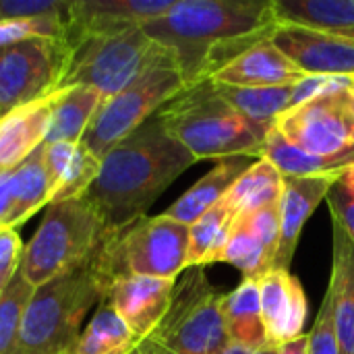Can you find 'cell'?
Here are the masks:
<instances>
[{
	"instance_id": "5",
	"label": "cell",
	"mask_w": 354,
	"mask_h": 354,
	"mask_svg": "<svg viewBox=\"0 0 354 354\" xmlns=\"http://www.w3.org/2000/svg\"><path fill=\"white\" fill-rule=\"evenodd\" d=\"M68 54L60 79L64 87H91L106 100L135 83L149 66L170 54L141 27L118 33H85L64 37Z\"/></svg>"
},
{
	"instance_id": "19",
	"label": "cell",
	"mask_w": 354,
	"mask_h": 354,
	"mask_svg": "<svg viewBox=\"0 0 354 354\" xmlns=\"http://www.w3.org/2000/svg\"><path fill=\"white\" fill-rule=\"evenodd\" d=\"M44 162L50 176V203L83 197L100 174L102 160L79 143H44Z\"/></svg>"
},
{
	"instance_id": "21",
	"label": "cell",
	"mask_w": 354,
	"mask_h": 354,
	"mask_svg": "<svg viewBox=\"0 0 354 354\" xmlns=\"http://www.w3.org/2000/svg\"><path fill=\"white\" fill-rule=\"evenodd\" d=\"M249 158H224L218 160V164L205 174L201 176L180 199H176L166 212L164 216L191 226L193 222H197L205 212H209L214 205H218L226 193L230 191V187L239 180V176L249 168Z\"/></svg>"
},
{
	"instance_id": "28",
	"label": "cell",
	"mask_w": 354,
	"mask_h": 354,
	"mask_svg": "<svg viewBox=\"0 0 354 354\" xmlns=\"http://www.w3.org/2000/svg\"><path fill=\"white\" fill-rule=\"evenodd\" d=\"M139 340L112 307L102 303L68 354H135Z\"/></svg>"
},
{
	"instance_id": "18",
	"label": "cell",
	"mask_w": 354,
	"mask_h": 354,
	"mask_svg": "<svg viewBox=\"0 0 354 354\" xmlns=\"http://www.w3.org/2000/svg\"><path fill=\"white\" fill-rule=\"evenodd\" d=\"M58 91L0 116V172L15 170L46 143Z\"/></svg>"
},
{
	"instance_id": "39",
	"label": "cell",
	"mask_w": 354,
	"mask_h": 354,
	"mask_svg": "<svg viewBox=\"0 0 354 354\" xmlns=\"http://www.w3.org/2000/svg\"><path fill=\"white\" fill-rule=\"evenodd\" d=\"M278 354H309V334L278 346Z\"/></svg>"
},
{
	"instance_id": "9",
	"label": "cell",
	"mask_w": 354,
	"mask_h": 354,
	"mask_svg": "<svg viewBox=\"0 0 354 354\" xmlns=\"http://www.w3.org/2000/svg\"><path fill=\"white\" fill-rule=\"evenodd\" d=\"M183 89L185 81L174 54L170 52L149 66L135 83L100 106L81 143L89 153L102 160L116 143L156 116Z\"/></svg>"
},
{
	"instance_id": "33",
	"label": "cell",
	"mask_w": 354,
	"mask_h": 354,
	"mask_svg": "<svg viewBox=\"0 0 354 354\" xmlns=\"http://www.w3.org/2000/svg\"><path fill=\"white\" fill-rule=\"evenodd\" d=\"M66 0H0V21L23 19H66Z\"/></svg>"
},
{
	"instance_id": "4",
	"label": "cell",
	"mask_w": 354,
	"mask_h": 354,
	"mask_svg": "<svg viewBox=\"0 0 354 354\" xmlns=\"http://www.w3.org/2000/svg\"><path fill=\"white\" fill-rule=\"evenodd\" d=\"M164 129L199 162L261 158V137L207 79L185 87L160 112Z\"/></svg>"
},
{
	"instance_id": "1",
	"label": "cell",
	"mask_w": 354,
	"mask_h": 354,
	"mask_svg": "<svg viewBox=\"0 0 354 354\" xmlns=\"http://www.w3.org/2000/svg\"><path fill=\"white\" fill-rule=\"evenodd\" d=\"M278 23L274 0H176L141 29L174 54L185 87H191L268 39Z\"/></svg>"
},
{
	"instance_id": "35",
	"label": "cell",
	"mask_w": 354,
	"mask_h": 354,
	"mask_svg": "<svg viewBox=\"0 0 354 354\" xmlns=\"http://www.w3.org/2000/svg\"><path fill=\"white\" fill-rule=\"evenodd\" d=\"M309 354H340L336 330H334V309H332L330 290L326 292L322 309L309 332Z\"/></svg>"
},
{
	"instance_id": "38",
	"label": "cell",
	"mask_w": 354,
	"mask_h": 354,
	"mask_svg": "<svg viewBox=\"0 0 354 354\" xmlns=\"http://www.w3.org/2000/svg\"><path fill=\"white\" fill-rule=\"evenodd\" d=\"M10 172H0V226L6 224V218L10 214L12 205V183H10Z\"/></svg>"
},
{
	"instance_id": "40",
	"label": "cell",
	"mask_w": 354,
	"mask_h": 354,
	"mask_svg": "<svg viewBox=\"0 0 354 354\" xmlns=\"http://www.w3.org/2000/svg\"><path fill=\"white\" fill-rule=\"evenodd\" d=\"M222 354H278L276 346H266V348H259V351H253V348H245L241 344H232L228 342V346L224 348Z\"/></svg>"
},
{
	"instance_id": "23",
	"label": "cell",
	"mask_w": 354,
	"mask_h": 354,
	"mask_svg": "<svg viewBox=\"0 0 354 354\" xmlns=\"http://www.w3.org/2000/svg\"><path fill=\"white\" fill-rule=\"evenodd\" d=\"M280 23L354 39V0H274Z\"/></svg>"
},
{
	"instance_id": "36",
	"label": "cell",
	"mask_w": 354,
	"mask_h": 354,
	"mask_svg": "<svg viewBox=\"0 0 354 354\" xmlns=\"http://www.w3.org/2000/svg\"><path fill=\"white\" fill-rule=\"evenodd\" d=\"M330 212H332V220H336L342 230L348 234V239L354 245V197L344 189L342 178L340 183L330 191V195L326 197Z\"/></svg>"
},
{
	"instance_id": "22",
	"label": "cell",
	"mask_w": 354,
	"mask_h": 354,
	"mask_svg": "<svg viewBox=\"0 0 354 354\" xmlns=\"http://www.w3.org/2000/svg\"><path fill=\"white\" fill-rule=\"evenodd\" d=\"M222 313H224L228 342L253 351L272 346L261 315L257 278H243V282L230 295L224 297Z\"/></svg>"
},
{
	"instance_id": "11",
	"label": "cell",
	"mask_w": 354,
	"mask_h": 354,
	"mask_svg": "<svg viewBox=\"0 0 354 354\" xmlns=\"http://www.w3.org/2000/svg\"><path fill=\"white\" fill-rule=\"evenodd\" d=\"M274 129L292 147L313 156H334L354 145V97L348 85L280 114Z\"/></svg>"
},
{
	"instance_id": "3",
	"label": "cell",
	"mask_w": 354,
	"mask_h": 354,
	"mask_svg": "<svg viewBox=\"0 0 354 354\" xmlns=\"http://www.w3.org/2000/svg\"><path fill=\"white\" fill-rule=\"evenodd\" d=\"M106 290L108 280L97 268V255L37 286L8 354H68L85 317L104 303Z\"/></svg>"
},
{
	"instance_id": "42",
	"label": "cell",
	"mask_w": 354,
	"mask_h": 354,
	"mask_svg": "<svg viewBox=\"0 0 354 354\" xmlns=\"http://www.w3.org/2000/svg\"><path fill=\"white\" fill-rule=\"evenodd\" d=\"M6 284H8V278H4V276H0V295H2V290L6 288Z\"/></svg>"
},
{
	"instance_id": "16",
	"label": "cell",
	"mask_w": 354,
	"mask_h": 354,
	"mask_svg": "<svg viewBox=\"0 0 354 354\" xmlns=\"http://www.w3.org/2000/svg\"><path fill=\"white\" fill-rule=\"evenodd\" d=\"M261 315L272 346H282L305 336L307 297L290 270H270L257 278Z\"/></svg>"
},
{
	"instance_id": "25",
	"label": "cell",
	"mask_w": 354,
	"mask_h": 354,
	"mask_svg": "<svg viewBox=\"0 0 354 354\" xmlns=\"http://www.w3.org/2000/svg\"><path fill=\"white\" fill-rule=\"evenodd\" d=\"M106 97L91 87H64L58 91L46 143H79Z\"/></svg>"
},
{
	"instance_id": "43",
	"label": "cell",
	"mask_w": 354,
	"mask_h": 354,
	"mask_svg": "<svg viewBox=\"0 0 354 354\" xmlns=\"http://www.w3.org/2000/svg\"><path fill=\"white\" fill-rule=\"evenodd\" d=\"M348 91L353 93L354 97V77H348Z\"/></svg>"
},
{
	"instance_id": "8",
	"label": "cell",
	"mask_w": 354,
	"mask_h": 354,
	"mask_svg": "<svg viewBox=\"0 0 354 354\" xmlns=\"http://www.w3.org/2000/svg\"><path fill=\"white\" fill-rule=\"evenodd\" d=\"M189 226L160 214L112 232L97 253V268L110 282L143 276L176 282L187 270Z\"/></svg>"
},
{
	"instance_id": "10",
	"label": "cell",
	"mask_w": 354,
	"mask_h": 354,
	"mask_svg": "<svg viewBox=\"0 0 354 354\" xmlns=\"http://www.w3.org/2000/svg\"><path fill=\"white\" fill-rule=\"evenodd\" d=\"M64 37H29L0 48V116L60 89Z\"/></svg>"
},
{
	"instance_id": "30",
	"label": "cell",
	"mask_w": 354,
	"mask_h": 354,
	"mask_svg": "<svg viewBox=\"0 0 354 354\" xmlns=\"http://www.w3.org/2000/svg\"><path fill=\"white\" fill-rule=\"evenodd\" d=\"M218 263L234 266L239 272H243L245 278H259L272 270L270 255L266 253L261 241L251 230V226L243 214L234 216Z\"/></svg>"
},
{
	"instance_id": "41",
	"label": "cell",
	"mask_w": 354,
	"mask_h": 354,
	"mask_svg": "<svg viewBox=\"0 0 354 354\" xmlns=\"http://www.w3.org/2000/svg\"><path fill=\"white\" fill-rule=\"evenodd\" d=\"M342 185H344V189L354 197V164L342 174Z\"/></svg>"
},
{
	"instance_id": "20",
	"label": "cell",
	"mask_w": 354,
	"mask_h": 354,
	"mask_svg": "<svg viewBox=\"0 0 354 354\" xmlns=\"http://www.w3.org/2000/svg\"><path fill=\"white\" fill-rule=\"evenodd\" d=\"M334 226V253L330 295L334 309V330L340 354H354V245L342 226L332 220Z\"/></svg>"
},
{
	"instance_id": "24",
	"label": "cell",
	"mask_w": 354,
	"mask_h": 354,
	"mask_svg": "<svg viewBox=\"0 0 354 354\" xmlns=\"http://www.w3.org/2000/svg\"><path fill=\"white\" fill-rule=\"evenodd\" d=\"M216 87L222 93V97L261 137H268V131L274 127L276 118L295 106L292 104L295 85H284V87H228V85H216Z\"/></svg>"
},
{
	"instance_id": "13",
	"label": "cell",
	"mask_w": 354,
	"mask_h": 354,
	"mask_svg": "<svg viewBox=\"0 0 354 354\" xmlns=\"http://www.w3.org/2000/svg\"><path fill=\"white\" fill-rule=\"evenodd\" d=\"M176 282L143 276H124L110 282L104 303L127 324L139 344L166 315Z\"/></svg>"
},
{
	"instance_id": "27",
	"label": "cell",
	"mask_w": 354,
	"mask_h": 354,
	"mask_svg": "<svg viewBox=\"0 0 354 354\" xmlns=\"http://www.w3.org/2000/svg\"><path fill=\"white\" fill-rule=\"evenodd\" d=\"M282 185L284 176L280 170L268 160H257L239 176L222 201L234 216L255 212L259 207L280 203Z\"/></svg>"
},
{
	"instance_id": "6",
	"label": "cell",
	"mask_w": 354,
	"mask_h": 354,
	"mask_svg": "<svg viewBox=\"0 0 354 354\" xmlns=\"http://www.w3.org/2000/svg\"><path fill=\"white\" fill-rule=\"evenodd\" d=\"M108 236L97 209L85 195L50 203L37 232L23 249L19 272L37 288L91 261Z\"/></svg>"
},
{
	"instance_id": "37",
	"label": "cell",
	"mask_w": 354,
	"mask_h": 354,
	"mask_svg": "<svg viewBox=\"0 0 354 354\" xmlns=\"http://www.w3.org/2000/svg\"><path fill=\"white\" fill-rule=\"evenodd\" d=\"M23 249L25 247L21 245L17 228L0 226V276L10 280L19 272Z\"/></svg>"
},
{
	"instance_id": "2",
	"label": "cell",
	"mask_w": 354,
	"mask_h": 354,
	"mask_svg": "<svg viewBox=\"0 0 354 354\" xmlns=\"http://www.w3.org/2000/svg\"><path fill=\"white\" fill-rule=\"evenodd\" d=\"M195 162L156 114L102 158L85 197L112 234L145 218L156 199Z\"/></svg>"
},
{
	"instance_id": "7",
	"label": "cell",
	"mask_w": 354,
	"mask_h": 354,
	"mask_svg": "<svg viewBox=\"0 0 354 354\" xmlns=\"http://www.w3.org/2000/svg\"><path fill=\"white\" fill-rule=\"evenodd\" d=\"M224 297L203 268L187 270L176 280L166 315L139 344L137 354H222L228 346Z\"/></svg>"
},
{
	"instance_id": "17",
	"label": "cell",
	"mask_w": 354,
	"mask_h": 354,
	"mask_svg": "<svg viewBox=\"0 0 354 354\" xmlns=\"http://www.w3.org/2000/svg\"><path fill=\"white\" fill-rule=\"evenodd\" d=\"M307 75L268 37L218 68L209 81L228 87H284L297 85Z\"/></svg>"
},
{
	"instance_id": "12",
	"label": "cell",
	"mask_w": 354,
	"mask_h": 354,
	"mask_svg": "<svg viewBox=\"0 0 354 354\" xmlns=\"http://www.w3.org/2000/svg\"><path fill=\"white\" fill-rule=\"evenodd\" d=\"M270 39L305 75L354 77V39L290 23H278Z\"/></svg>"
},
{
	"instance_id": "29",
	"label": "cell",
	"mask_w": 354,
	"mask_h": 354,
	"mask_svg": "<svg viewBox=\"0 0 354 354\" xmlns=\"http://www.w3.org/2000/svg\"><path fill=\"white\" fill-rule=\"evenodd\" d=\"M234 214L220 201L209 212H205L197 222L189 226V253H187V270L205 268L218 263L222 249L226 245L230 224Z\"/></svg>"
},
{
	"instance_id": "14",
	"label": "cell",
	"mask_w": 354,
	"mask_h": 354,
	"mask_svg": "<svg viewBox=\"0 0 354 354\" xmlns=\"http://www.w3.org/2000/svg\"><path fill=\"white\" fill-rule=\"evenodd\" d=\"M344 172L319 176H284L280 197V243L272 270H290L303 226L315 207L340 183Z\"/></svg>"
},
{
	"instance_id": "44",
	"label": "cell",
	"mask_w": 354,
	"mask_h": 354,
	"mask_svg": "<svg viewBox=\"0 0 354 354\" xmlns=\"http://www.w3.org/2000/svg\"><path fill=\"white\" fill-rule=\"evenodd\" d=\"M135 354H137V353H135Z\"/></svg>"
},
{
	"instance_id": "34",
	"label": "cell",
	"mask_w": 354,
	"mask_h": 354,
	"mask_svg": "<svg viewBox=\"0 0 354 354\" xmlns=\"http://www.w3.org/2000/svg\"><path fill=\"white\" fill-rule=\"evenodd\" d=\"M243 216L247 218L251 230L261 241L266 253L272 259V268H274V259H276V251H278V243H280V203H272V205L259 207L255 212H247Z\"/></svg>"
},
{
	"instance_id": "31",
	"label": "cell",
	"mask_w": 354,
	"mask_h": 354,
	"mask_svg": "<svg viewBox=\"0 0 354 354\" xmlns=\"http://www.w3.org/2000/svg\"><path fill=\"white\" fill-rule=\"evenodd\" d=\"M33 286L17 272L0 295V354H8L17 340L25 307L33 295Z\"/></svg>"
},
{
	"instance_id": "26",
	"label": "cell",
	"mask_w": 354,
	"mask_h": 354,
	"mask_svg": "<svg viewBox=\"0 0 354 354\" xmlns=\"http://www.w3.org/2000/svg\"><path fill=\"white\" fill-rule=\"evenodd\" d=\"M12 183V205L4 226H21L44 205H50V176L44 162V145L25 158L10 174Z\"/></svg>"
},
{
	"instance_id": "15",
	"label": "cell",
	"mask_w": 354,
	"mask_h": 354,
	"mask_svg": "<svg viewBox=\"0 0 354 354\" xmlns=\"http://www.w3.org/2000/svg\"><path fill=\"white\" fill-rule=\"evenodd\" d=\"M176 0H75L68 6V35L118 33L164 17Z\"/></svg>"
},
{
	"instance_id": "32",
	"label": "cell",
	"mask_w": 354,
	"mask_h": 354,
	"mask_svg": "<svg viewBox=\"0 0 354 354\" xmlns=\"http://www.w3.org/2000/svg\"><path fill=\"white\" fill-rule=\"evenodd\" d=\"M66 19H23L0 21V48L29 37H64Z\"/></svg>"
}]
</instances>
